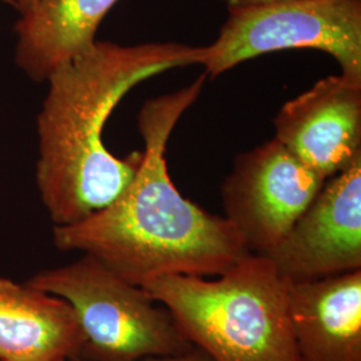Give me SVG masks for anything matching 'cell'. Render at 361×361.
I'll list each match as a JSON object with an SVG mask.
<instances>
[{"label": "cell", "instance_id": "1", "mask_svg": "<svg viewBox=\"0 0 361 361\" xmlns=\"http://www.w3.org/2000/svg\"><path fill=\"white\" fill-rule=\"evenodd\" d=\"M207 78L145 102L138 116L145 150L134 178L109 207L54 226V245L90 255L138 286L170 274L217 277L250 253L229 219L185 198L169 176V138Z\"/></svg>", "mask_w": 361, "mask_h": 361}, {"label": "cell", "instance_id": "2", "mask_svg": "<svg viewBox=\"0 0 361 361\" xmlns=\"http://www.w3.org/2000/svg\"><path fill=\"white\" fill-rule=\"evenodd\" d=\"M201 47L182 43L121 46L95 42L58 67L38 116L37 183L54 226H67L109 207L142 162V152L118 158L104 146L109 116L141 82L198 65Z\"/></svg>", "mask_w": 361, "mask_h": 361}, {"label": "cell", "instance_id": "3", "mask_svg": "<svg viewBox=\"0 0 361 361\" xmlns=\"http://www.w3.org/2000/svg\"><path fill=\"white\" fill-rule=\"evenodd\" d=\"M142 288L213 361H300L288 280L268 256L249 253L214 280L170 274Z\"/></svg>", "mask_w": 361, "mask_h": 361}, {"label": "cell", "instance_id": "4", "mask_svg": "<svg viewBox=\"0 0 361 361\" xmlns=\"http://www.w3.org/2000/svg\"><path fill=\"white\" fill-rule=\"evenodd\" d=\"M27 284L73 307L85 335L79 359L141 361L194 348L162 304L90 255L39 271Z\"/></svg>", "mask_w": 361, "mask_h": 361}, {"label": "cell", "instance_id": "5", "mask_svg": "<svg viewBox=\"0 0 361 361\" xmlns=\"http://www.w3.org/2000/svg\"><path fill=\"white\" fill-rule=\"evenodd\" d=\"M229 18L198 65L217 77L269 52L310 49L334 56L341 75L361 83V0H283L228 7Z\"/></svg>", "mask_w": 361, "mask_h": 361}, {"label": "cell", "instance_id": "6", "mask_svg": "<svg viewBox=\"0 0 361 361\" xmlns=\"http://www.w3.org/2000/svg\"><path fill=\"white\" fill-rule=\"evenodd\" d=\"M322 176L273 138L240 154L222 185L225 217L250 253L267 256L322 190Z\"/></svg>", "mask_w": 361, "mask_h": 361}, {"label": "cell", "instance_id": "7", "mask_svg": "<svg viewBox=\"0 0 361 361\" xmlns=\"http://www.w3.org/2000/svg\"><path fill=\"white\" fill-rule=\"evenodd\" d=\"M267 256L292 283L361 269V161L325 180Z\"/></svg>", "mask_w": 361, "mask_h": 361}, {"label": "cell", "instance_id": "8", "mask_svg": "<svg viewBox=\"0 0 361 361\" xmlns=\"http://www.w3.org/2000/svg\"><path fill=\"white\" fill-rule=\"evenodd\" d=\"M276 140L326 180L361 161V83L320 79L274 118Z\"/></svg>", "mask_w": 361, "mask_h": 361}, {"label": "cell", "instance_id": "9", "mask_svg": "<svg viewBox=\"0 0 361 361\" xmlns=\"http://www.w3.org/2000/svg\"><path fill=\"white\" fill-rule=\"evenodd\" d=\"M300 361H361V269L288 281Z\"/></svg>", "mask_w": 361, "mask_h": 361}, {"label": "cell", "instance_id": "10", "mask_svg": "<svg viewBox=\"0 0 361 361\" xmlns=\"http://www.w3.org/2000/svg\"><path fill=\"white\" fill-rule=\"evenodd\" d=\"M83 347V331L66 300L0 277V360L70 361Z\"/></svg>", "mask_w": 361, "mask_h": 361}, {"label": "cell", "instance_id": "11", "mask_svg": "<svg viewBox=\"0 0 361 361\" xmlns=\"http://www.w3.org/2000/svg\"><path fill=\"white\" fill-rule=\"evenodd\" d=\"M118 0H37L15 25L16 63L37 82L95 44V34Z\"/></svg>", "mask_w": 361, "mask_h": 361}, {"label": "cell", "instance_id": "12", "mask_svg": "<svg viewBox=\"0 0 361 361\" xmlns=\"http://www.w3.org/2000/svg\"><path fill=\"white\" fill-rule=\"evenodd\" d=\"M74 361H85L82 359H74ZM141 361H213L210 356L205 353L202 349L194 347L192 350L180 353V355H173V356H150Z\"/></svg>", "mask_w": 361, "mask_h": 361}, {"label": "cell", "instance_id": "13", "mask_svg": "<svg viewBox=\"0 0 361 361\" xmlns=\"http://www.w3.org/2000/svg\"><path fill=\"white\" fill-rule=\"evenodd\" d=\"M274 1L283 0H226L228 7H245V6H258V4H268Z\"/></svg>", "mask_w": 361, "mask_h": 361}, {"label": "cell", "instance_id": "14", "mask_svg": "<svg viewBox=\"0 0 361 361\" xmlns=\"http://www.w3.org/2000/svg\"><path fill=\"white\" fill-rule=\"evenodd\" d=\"M4 1L10 3L20 13H26L37 3V0H4Z\"/></svg>", "mask_w": 361, "mask_h": 361}, {"label": "cell", "instance_id": "15", "mask_svg": "<svg viewBox=\"0 0 361 361\" xmlns=\"http://www.w3.org/2000/svg\"><path fill=\"white\" fill-rule=\"evenodd\" d=\"M224 1H226V0H224Z\"/></svg>", "mask_w": 361, "mask_h": 361}, {"label": "cell", "instance_id": "16", "mask_svg": "<svg viewBox=\"0 0 361 361\" xmlns=\"http://www.w3.org/2000/svg\"><path fill=\"white\" fill-rule=\"evenodd\" d=\"M0 361H1V360H0ZM70 361H74V360H70Z\"/></svg>", "mask_w": 361, "mask_h": 361}]
</instances>
